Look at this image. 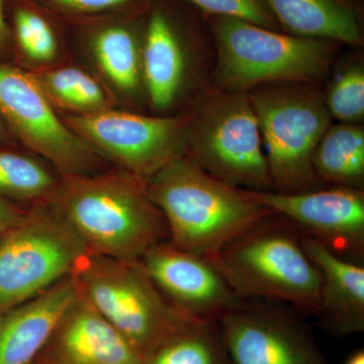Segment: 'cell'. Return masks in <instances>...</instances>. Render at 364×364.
<instances>
[{"mask_svg": "<svg viewBox=\"0 0 364 364\" xmlns=\"http://www.w3.org/2000/svg\"><path fill=\"white\" fill-rule=\"evenodd\" d=\"M47 203L95 255L139 260L169 236L147 181L124 169L64 177Z\"/></svg>", "mask_w": 364, "mask_h": 364, "instance_id": "1", "label": "cell"}, {"mask_svg": "<svg viewBox=\"0 0 364 364\" xmlns=\"http://www.w3.org/2000/svg\"><path fill=\"white\" fill-rule=\"evenodd\" d=\"M147 191L166 222L170 241L208 259L273 214L245 189L210 176L186 154L148 179Z\"/></svg>", "mask_w": 364, "mask_h": 364, "instance_id": "2", "label": "cell"}, {"mask_svg": "<svg viewBox=\"0 0 364 364\" xmlns=\"http://www.w3.org/2000/svg\"><path fill=\"white\" fill-rule=\"evenodd\" d=\"M208 260L242 299L289 304L316 318L320 313L322 274L299 230L280 215H268Z\"/></svg>", "mask_w": 364, "mask_h": 364, "instance_id": "3", "label": "cell"}, {"mask_svg": "<svg viewBox=\"0 0 364 364\" xmlns=\"http://www.w3.org/2000/svg\"><path fill=\"white\" fill-rule=\"evenodd\" d=\"M70 275L79 294L136 347L144 360L170 337L202 323L159 291L140 259L86 252Z\"/></svg>", "mask_w": 364, "mask_h": 364, "instance_id": "4", "label": "cell"}, {"mask_svg": "<svg viewBox=\"0 0 364 364\" xmlns=\"http://www.w3.org/2000/svg\"><path fill=\"white\" fill-rule=\"evenodd\" d=\"M217 78L221 90L247 93L269 85H311L324 77L333 41L284 35L238 18L218 16Z\"/></svg>", "mask_w": 364, "mask_h": 364, "instance_id": "5", "label": "cell"}, {"mask_svg": "<svg viewBox=\"0 0 364 364\" xmlns=\"http://www.w3.org/2000/svg\"><path fill=\"white\" fill-rule=\"evenodd\" d=\"M186 147L210 176L245 191H272L257 117L247 93L207 90L188 119Z\"/></svg>", "mask_w": 364, "mask_h": 364, "instance_id": "6", "label": "cell"}, {"mask_svg": "<svg viewBox=\"0 0 364 364\" xmlns=\"http://www.w3.org/2000/svg\"><path fill=\"white\" fill-rule=\"evenodd\" d=\"M249 95L277 193L318 188L313 158L330 127L325 98L304 85H264Z\"/></svg>", "mask_w": 364, "mask_h": 364, "instance_id": "7", "label": "cell"}, {"mask_svg": "<svg viewBox=\"0 0 364 364\" xmlns=\"http://www.w3.org/2000/svg\"><path fill=\"white\" fill-rule=\"evenodd\" d=\"M85 244L49 203H38L0 236V313L71 274Z\"/></svg>", "mask_w": 364, "mask_h": 364, "instance_id": "8", "label": "cell"}, {"mask_svg": "<svg viewBox=\"0 0 364 364\" xmlns=\"http://www.w3.org/2000/svg\"><path fill=\"white\" fill-rule=\"evenodd\" d=\"M65 124L95 153L148 181L186 154L188 119L105 109L75 114Z\"/></svg>", "mask_w": 364, "mask_h": 364, "instance_id": "9", "label": "cell"}, {"mask_svg": "<svg viewBox=\"0 0 364 364\" xmlns=\"http://www.w3.org/2000/svg\"><path fill=\"white\" fill-rule=\"evenodd\" d=\"M0 119L63 177L90 174L95 151L53 111L32 74L0 63Z\"/></svg>", "mask_w": 364, "mask_h": 364, "instance_id": "10", "label": "cell"}, {"mask_svg": "<svg viewBox=\"0 0 364 364\" xmlns=\"http://www.w3.org/2000/svg\"><path fill=\"white\" fill-rule=\"evenodd\" d=\"M246 191L256 203L291 222L299 233L345 259L363 262V189L336 186L296 193Z\"/></svg>", "mask_w": 364, "mask_h": 364, "instance_id": "11", "label": "cell"}, {"mask_svg": "<svg viewBox=\"0 0 364 364\" xmlns=\"http://www.w3.org/2000/svg\"><path fill=\"white\" fill-rule=\"evenodd\" d=\"M218 324L234 364H328L306 326L272 304L243 299Z\"/></svg>", "mask_w": 364, "mask_h": 364, "instance_id": "12", "label": "cell"}, {"mask_svg": "<svg viewBox=\"0 0 364 364\" xmlns=\"http://www.w3.org/2000/svg\"><path fill=\"white\" fill-rule=\"evenodd\" d=\"M140 261L159 291L200 322L218 324L243 301L210 260L171 241L153 246Z\"/></svg>", "mask_w": 364, "mask_h": 364, "instance_id": "13", "label": "cell"}, {"mask_svg": "<svg viewBox=\"0 0 364 364\" xmlns=\"http://www.w3.org/2000/svg\"><path fill=\"white\" fill-rule=\"evenodd\" d=\"M39 355L43 364H144L145 361L136 347L78 291Z\"/></svg>", "mask_w": 364, "mask_h": 364, "instance_id": "14", "label": "cell"}, {"mask_svg": "<svg viewBox=\"0 0 364 364\" xmlns=\"http://www.w3.org/2000/svg\"><path fill=\"white\" fill-rule=\"evenodd\" d=\"M77 294L71 275L21 305L0 313V364H31Z\"/></svg>", "mask_w": 364, "mask_h": 364, "instance_id": "15", "label": "cell"}, {"mask_svg": "<svg viewBox=\"0 0 364 364\" xmlns=\"http://www.w3.org/2000/svg\"><path fill=\"white\" fill-rule=\"evenodd\" d=\"M301 243L322 274L317 317L321 324L341 336L363 332V265L345 259L303 234Z\"/></svg>", "mask_w": 364, "mask_h": 364, "instance_id": "16", "label": "cell"}, {"mask_svg": "<svg viewBox=\"0 0 364 364\" xmlns=\"http://www.w3.org/2000/svg\"><path fill=\"white\" fill-rule=\"evenodd\" d=\"M142 77L152 105L164 109L178 97L186 78V53L172 21L153 9L142 45Z\"/></svg>", "mask_w": 364, "mask_h": 364, "instance_id": "17", "label": "cell"}, {"mask_svg": "<svg viewBox=\"0 0 364 364\" xmlns=\"http://www.w3.org/2000/svg\"><path fill=\"white\" fill-rule=\"evenodd\" d=\"M293 36L360 45V25L344 0H262Z\"/></svg>", "mask_w": 364, "mask_h": 364, "instance_id": "18", "label": "cell"}, {"mask_svg": "<svg viewBox=\"0 0 364 364\" xmlns=\"http://www.w3.org/2000/svg\"><path fill=\"white\" fill-rule=\"evenodd\" d=\"M88 37L100 70L117 90L134 95L142 77V48L134 26L126 21H102Z\"/></svg>", "mask_w": 364, "mask_h": 364, "instance_id": "19", "label": "cell"}, {"mask_svg": "<svg viewBox=\"0 0 364 364\" xmlns=\"http://www.w3.org/2000/svg\"><path fill=\"white\" fill-rule=\"evenodd\" d=\"M318 181L340 188H363L364 131L358 124L329 127L313 158Z\"/></svg>", "mask_w": 364, "mask_h": 364, "instance_id": "20", "label": "cell"}, {"mask_svg": "<svg viewBox=\"0 0 364 364\" xmlns=\"http://www.w3.org/2000/svg\"><path fill=\"white\" fill-rule=\"evenodd\" d=\"M50 102H56L78 114L107 109V95L91 76L73 67L31 73Z\"/></svg>", "mask_w": 364, "mask_h": 364, "instance_id": "21", "label": "cell"}, {"mask_svg": "<svg viewBox=\"0 0 364 364\" xmlns=\"http://www.w3.org/2000/svg\"><path fill=\"white\" fill-rule=\"evenodd\" d=\"M59 182L33 158L0 150V198L47 203Z\"/></svg>", "mask_w": 364, "mask_h": 364, "instance_id": "22", "label": "cell"}, {"mask_svg": "<svg viewBox=\"0 0 364 364\" xmlns=\"http://www.w3.org/2000/svg\"><path fill=\"white\" fill-rule=\"evenodd\" d=\"M217 323H196L151 352L144 364H221Z\"/></svg>", "mask_w": 364, "mask_h": 364, "instance_id": "23", "label": "cell"}, {"mask_svg": "<svg viewBox=\"0 0 364 364\" xmlns=\"http://www.w3.org/2000/svg\"><path fill=\"white\" fill-rule=\"evenodd\" d=\"M14 33L21 51L33 61H51L58 52L54 28L35 4H23L16 7Z\"/></svg>", "mask_w": 364, "mask_h": 364, "instance_id": "24", "label": "cell"}, {"mask_svg": "<svg viewBox=\"0 0 364 364\" xmlns=\"http://www.w3.org/2000/svg\"><path fill=\"white\" fill-rule=\"evenodd\" d=\"M330 116L343 124H358L364 117V71L349 67L335 79L325 98Z\"/></svg>", "mask_w": 364, "mask_h": 364, "instance_id": "25", "label": "cell"}, {"mask_svg": "<svg viewBox=\"0 0 364 364\" xmlns=\"http://www.w3.org/2000/svg\"><path fill=\"white\" fill-rule=\"evenodd\" d=\"M217 16L238 18L253 25L275 30L277 21L262 0H188Z\"/></svg>", "mask_w": 364, "mask_h": 364, "instance_id": "26", "label": "cell"}, {"mask_svg": "<svg viewBox=\"0 0 364 364\" xmlns=\"http://www.w3.org/2000/svg\"><path fill=\"white\" fill-rule=\"evenodd\" d=\"M48 6L77 18H95L124 13L138 4L139 0H42Z\"/></svg>", "mask_w": 364, "mask_h": 364, "instance_id": "27", "label": "cell"}, {"mask_svg": "<svg viewBox=\"0 0 364 364\" xmlns=\"http://www.w3.org/2000/svg\"><path fill=\"white\" fill-rule=\"evenodd\" d=\"M28 210H21L9 200L0 198V236L20 224L25 219Z\"/></svg>", "mask_w": 364, "mask_h": 364, "instance_id": "28", "label": "cell"}, {"mask_svg": "<svg viewBox=\"0 0 364 364\" xmlns=\"http://www.w3.org/2000/svg\"><path fill=\"white\" fill-rule=\"evenodd\" d=\"M4 0H0V52L6 49L11 40V30L4 18Z\"/></svg>", "mask_w": 364, "mask_h": 364, "instance_id": "29", "label": "cell"}, {"mask_svg": "<svg viewBox=\"0 0 364 364\" xmlns=\"http://www.w3.org/2000/svg\"><path fill=\"white\" fill-rule=\"evenodd\" d=\"M345 364H364V351L358 350L354 352L350 358L347 359Z\"/></svg>", "mask_w": 364, "mask_h": 364, "instance_id": "30", "label": "cell"}, {"mask_svg": "<svg viewBox=\"0 0 364 364\" xmlns=\"http://www.w3.org/2000/svg\"><path fill=\"white\" fill-rule=\"evenodd\" d=\"M6 124H4V122L0 119V140H4L7 136V132L6 130Z\"/></svg>", "mask_w": 364, "mask_h": 364, "instance_id": "31", "label": "cell"}, {"mask_svg": "<svg viewBox=\"0 0 364 364\" xmlns=\"http://www.w3.org/2000/svg\"><path fill=\"white\" fill-rule=\"evenodd\" d=\"M31 364H32V363H31ZM37 364H43V363H37Z\"/></svg>", "mask_w": 364, "mask_h": 364, "instance_id": "32", "label": "cell"}]
</instances>
